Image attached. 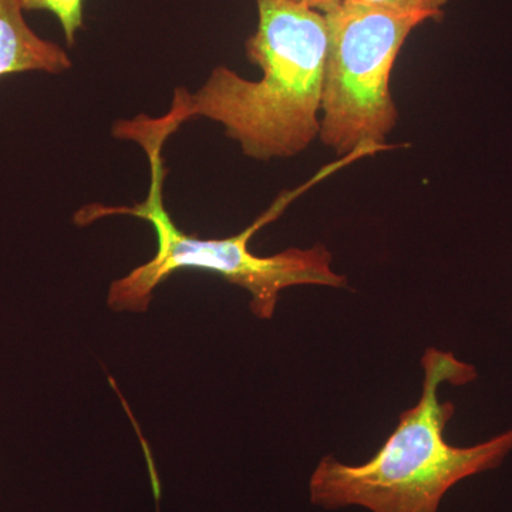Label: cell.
<instances>
[{"instance_id": "52a82bcc", "label": "cell", "mask_w": 512, "mask_h": 512, "mask_svg": "<svg viewBox=\"0 0 512 512\" xmlns=\"http://www.w3.org/2000/svg\"><path fill=\"white\" fill-rule=\"evenodd\" d=\"M346 2L359 3L386 12L393 13H426L436 22L444 18L443 8L448 0H346Z\"/></svg>"}, {"instance_id": "6da1fadb", "label": "cell", "mask_w": 512, "mask_h": 512, "mask_svg": "<svg viewBox=\"0 0 512 512\" xmlns=\"http://www.w3.org/2000/svg\"><path fill=\"white\" fill-rule=\"evenodd\" d=\"M180 121L171 111L164 116L146 114L131 120L117 121L113 136L130 140L146 151L150 164V190L146 200L130 207L86 205L74 215L79 227L111 215H130L153 225L157 235V252L147 264L138 266L110 286L109 303L114 312L147 311L154 289L180 269L194 268L227 279L229 284L245 289L251 295V311L256 318L274 316L279 295L292 286L313 285L342 289L348 286L346 276L332 268V254L325 245L312 248H289L271 256L256 255L249 248L252 237L275 221L299 191L285 192L268 211L234 237L201 239L187 235L174 224L164 205L163 187L167 170L163 148L168 138L177 133Z\"/></svg>"}, {"instance_id": "5b68a950", "label": "cell", "mask_w": 512, "mask_h": 512, "mask_svg": "<svg viewBox=\"0 0 512 512\" xmlns=\"http://www.w3.org/2000/svg\"><path fill=\"white\" fill-rule=\"evenodd\" d=\"M20 0H0V79L9 74H59L72 69L66 50L43 39L26 22Z\"/></svg>"}, {"instance_id": "8992f818", "label": "cell", "mask_w": 512, "mask_h": 512, "mask_svg": "<svg viewBox=\"0 0 512 512\" xmlns=\"http://www.w3.org/2000/svg\"><path fill=\"white\" fill-rule=\"evenodd\" d=\"M25 12H49L63 29L67 45L76 43L77 33L83 28L84 0H20Z\"/></svg>"}, {"instance_id": "ba28073f", "label": "cell", "mask_w": 512, "mask_h": 512, "mask_svg": "<svg viewBox=\"0 0 512 512\" xmlns=\"http://www.w3.org/2000/svg\"><path fill=\"white\" fill-rule=\"evenodd\" d=\"M289 2L305 6V8L318 10V12L326 13L328 10L342 5L346 0H289Z\"/></svg>"}, {"instance_id": "7a4b0ae2", "label": "cell", "mask_w": 512, "mask_h": 512, "mask_svg": "<svg viewBox=\"0 0 512 512\" xmlns=\"http://www.w3.org/2000/svg\"><path fill=\"white\" fill-rule=\"evenodd\" d=\"M256 12L245 50L261 79L218 66L198 92L177 89L173 101L185 123L204 117L221 124L252 160L292 158L319 138L328 22L289 0H256Z\"/></svg>"}, {"instance_id": "277c9868", "label": "cell", "mask_w": 512, "mask_h": 512, "mask_svg": "<svg viewBox=\"0 0 512 512\" xmlns=\"http://www.w3.org/2000/svg\"><path fill=\"white\" fill-rule=\"evenodd\" d=\"M328 52L319 138L336 156L373 154L397 126L390 82L407 37L426 13L386 12L343 2L325 13Z\"/></svg>"}, {"instance_id": "3957f363", "label": "cell", "mask_w": 512, "mask_h": 512, "mask_svg": "<svg viewBox=\"0 0 512 512\" xmlns=\"http://www.w3.org/2000/svg\"><path fill=\"white\" fill-rule=\"evenodd\" d=\"M419 402L404 410L379 451L360 466L323 457L312 474L311 501L326 510L360 505L372 512H437L451 487L494 470L512 451V430L471 447L446 440L456 407L440 402L441 384L466 386L478 373L451 352L429 348L421 357Z\"/></svg>"}]
</instances>
